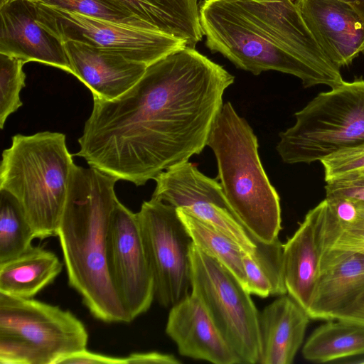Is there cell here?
I'll return each mask as SVG.
<instances>
[{
    "instance_id": "6da1fadb",
    "label": "cell",
    "mask_w": 364,
    "mask_h": 364,
    "mask_svg": "<svg viewBox=\"0 0 364 364\" xmlns=\"http://www.w3.org/2000/svg\"><path fill=\"white\" fill-rule=\"evenodd\" d=\"M235 77L184 47L148 65L117 99H93L76 156L118 180L146 184L200 154Z\"/></svg>"
},
{
    "instance_id": "7a4b0ae2",
    "label": "cell",
    "mask_w": 364,
    "mask_h": 364,
    "mask_svg": "<svg viewBox=\"0 0 364 364\" xmlns=\"http://www.w3.org/2000/svg\"><path fill=\"white\" fill-rule=\"evenodd\" d=\"M117 181L95 168L75 164L57 235L69 285L90 314L106 323L132 321L114 287L107 263Z\"/></svg>"
},
{
    "instance_id": "3957f363",
    "label": "cell",
    "mask_w": 364,
    "mask_h": 364,
    "mask_svg": "<svg viewBox=\"0 0 364 364\" xmlns=\"http://www.w3.org/2000/svg\"><path fill=\"white\" fill-rule=\"evenodd\" d=\"M218 178L238 220L257 240L271 242L281 230L280 200L262 166L258 140L246 119L227 102L209 135Z\"/></svg>"
},
{
    "instance_id": "277c9868",
    "label": "cell",
    "mask_w": 364,
    "mask_h": 364,
    "mask_svg": "<svg viewBox=\"0 0 364 364\" xmlns=\"http://www.w3.org/2000/svg\"><path fill=\"white\" fill-rule=\"evenodd\" d=\"M65 139L48 131L16 134L2 153L0 190L18 201L41 240L58 235L67 199L75 163Z\"/></svg>"
},
{
    "instance_id": "5b68a950",
    "label": "cell",
    "mask_w": 364,
    "mask_h": 364,
    "mask_svg": "<svg viewBox=\"0 0 364 364\" xmlns=\"http://www.w3.org/2000/svg\"><path fill=\"white\" fill-rule=\"evenodd\" d=\"M294 116V124L279 133L276 146L286 164H311L364 144V79L343 80L320 92Z\"/></svg>"
},
{
    "instance_id": "8992f818",
    "label": "cell",
    "mask_w": 364,
    "mask_h": 364,
    "mask_svg": "<svg viewBox=\"0 0 364 364\" xmlns=\"http://www.w3.org/2000/svg\"><path fill=\"white\" fill-rule=\"evenodd\" d=\"M87 341L85 325L70 311L0 293V364H60Z\"/></svg>"
},
{
    "instance_id": "52a82bcc",
    "label": "cell",
    "mask_w": 364,
    "mask_h": 364,
    "mask_svg": "<svg viewBox=\"0 0 364 364\" xmlns=\"http://www.w3.org/2000/svg\"><path fill=\"white\" fill-rule=\"evenodd\" d=\"M199 12L206 46L238 68L255 75L268 70L292 75L304 87H334L321 73L267 39L227 0H204Z\"/></svg>"
},
{
    "instance_id": "ba28073f",
    "label": "cell",
    "mask_w": 364,
    "mask_h": 364,
    "mask_svg": "<svg viewBox=\"0 0 364 364\" xmlns=\"http://www.w3.org/2000/svg\"><path fill=\"white\" fill-rule=\"evenodd\" d=\"M191 290L242 364L258 363L260 354L259 315L250 294L226 267L193 243Z\"/></svg>"
},
{
    "instance_id": "9c48e42d",
    "label": "cell",
    "mask_w": 364,
    "mask_h": 364,
    "mask_svg": "<svg viewBox=\"0 0 364 364\" xmlns=\"http://www.w3.org/2000/svg\"><path fill=\"white\" fill-rule=\"evenodd\" d=\"M154 279L155 299L172 307L191 290L192 238L174 206L151 198L136 213Z\"/></svg>"
},
{
    "instance_id": "30bf717a",
    "label": "cell",
    "mask_w": 364,
    "mask_h": 364,
    "mask_svg": "<svg viewBox=\"0 0 364 364\" xmlns=\"http://www.w3.org/2000/svg\"><path fill=\"white\" fill-rule=\"evenodd\" d=\"M38 21L63 43L68 41L114 50L147 66L186 47L183 41L149 29L85 16L38 2Z\"/></svg>"
},
{
    "instance_id": "8fae6325",
    "label": "cell",
    "mask_w": 364,
    "mask_h": 364,
    "mask_svg": "<svg viewBox=\"0 0 364 364\" xmlns=\"http://www.w3.org/2000/svg\"><path fill=\"white\" fill-rule=\"evenodd\" d=\"M154 180L156 188L151 198L188 210L248 254L254 252L257 239L237 218L220 182L203 174L188 161L168 168Z\"/></svg>"
},
{
    "instance_id": "7c38bea8",
    "label": "cell",
    "mask_w": 364,
    "mask_h": 364,
    "mask_svg": "<svg viewBox=\"0 0 364 364\" xmlns=\"http://www.w3.org/2000/svg\"><path fill=\"white\" fill-rule=\"evenodd\" d=\"M107 263L114 287L133 321L151 307L154 279L137 213L119 200L109 230Z\"/></svg>"
},
{
    "instance_id": "4fadbf2b",
    "label": "cell",
    "mask_w": 364,
    "mask_h": 364,
    "mask_svg": "<svg viewBox=\"0 0 364 364\" xmlns=\"http://www.w3.org/2000/svg\"><path fill=\"white\" fill-rule=\"evenodd\" d=\"M267 39L329 78L343 81L291 0H227Z\"/></svg>"
},
{
    "instance_id": "5bb4252c",
    "label": "cell",
    "mask_w": 364,
    "mask_h": 364,
    "mask_svg": "<svg viewBox=\"0 0 364 364\" xmlns=\"http://www.w3.org/2000/svg\"><path fill=\"white\" fill-rule=\"evenodd\" d=\"M38 2L12 0L0 4V53L35 61L73 74L64 43L38 21Z\"/></svg>"
},
{
    "instance_id": "9a60e30c",
    "label": "cell",
    "mask_w": 364,
    "mask_h": 364,
    "mask_svg": "<svg viewBox=\"0 0 364 364\" xmlns=\"http://www.w3.org/2000/svg\"><path fill=\"white\" fill-rule=\"evenodd\" d=\"M306 25L321 48L338 68L364 51V23L342 0H296Z\"/></svg>"
},
{
    "instance_id": "2e32d148",
    "label": "cell",
    "mask_w": 364,
    "mask_h": 364,
    "mask_svg": "<svg viewBox=\"0 0 364 364\" xmlns=\"http://www.w3.org/2000/svg\"><path fill=\"white\" fill-rule=\"evenodd\" d=\"M166 333L182 356L215 364H242L200 299L191 291L171 307Z\"/></svg>"
},
{
    "instance_id": "e0dca14e",
    "label": "cell",
    "mask_w": 364,
    "mask_h": 364,
    "mask_svg": "<svg viewBox=\"0 0 364 364\" xmlns=\"http://www.w3.org/2000/svg\"><path fill=\"white\" fill-rule=\"evenodd\" d=\"M328 201L325 198L305 215L283 244V272L287 294L307 311L320 275Z\"/></svg>"
},
{
    "instance_id": "ac0fdd59",
    "label": "cell",
    "mask_w": 364,
    "mask_h": 364,
    "mask_svg": "<svg viewBox=\"0 0 364 364\" xmlns=\"http://www.w3.org/2000/svg\"><path fill=\"white\" fill-rule=\"evenodd\" d=\"M64 44L73 75L91 91L93 99L118 98L141 79L147 68L114 50L73 41Z\"/></svg>"
},
{
    "instance_id": "d6986e66",
    "label": "cell",
    "mask_w": 364,
    "mask_h": 364,
    "mask_svg": "<svg viewBox=\"0 0 364 364\" xmlns=\"http://www.w3.org/2000/svg\"><path fill=\"white\" fill-rule=\"evenodd\" d=\"M310 317L289 295L279 296L259 312L260 364H290L300 348Z\"/></svg>"
},
{
    "instance_id": "ffe728a7",
    "label": "cell",
    "mask_w": 364,
    "mask_h": 364,
    "mask_svg": "<svg viewBox=\"0 0 364 364\" xmlns=\"http://www.w3.org/2000/svg\"><path fill=\"white\" fill-rule=\"evenodd\" d=\"M364 296V254L354 253L321 272L306 311L311 319L335 320Z\"/></svg>"
},
{
    "instance_id": "44dd1931",
    "label": "cell",
    "mask_w": 364,
    "mask_h": 364,
    "mask_svg": "<svg viewBox=\"0 0 364 364\" xmlns=\"http://www.w3.org/2000/svg\"><path fill=\"white\" fill-rule=\"evenodd\" d=\"M149 29L195 48L202 39L198 0H119Z\"/></svg>"
},
{
    "instance_id": "7402d4cb",
    "label": "cell",
    "mask_w": 364,
    "mask_h": 364,
    "mask_svg": "<svg viewBox=\"0 0 364 364\" xmlns=\"http://www.w3.org/2000/svg\"><path fill=\"white\" fill-rule=\"evenodd\" d=\"M62 269L63 263L54 252L32 245L18 256L0 263V293L33 298L53 283Z\"/></svg>"
},
{
    "instance_id": "603a6c76",
    "label": "cell",
    "mask_w": 364,
    "mask_h": 364,
    "mask_svg": "<svg viewBox=\"0 0 364 364\" xmlns=\"http://www.w3.org/2000/svg\"><path fill=\"white\" fill-rule=\"evenodd\" d=\"M303 357L314 363H328L364 355V326L330 320L316 328L302 348Z\"/></svg>"
},
{
    "instance_id": "cb8c5ba5",
    "label": "cell",
    "mask_w": 364,
    "mask_h": 364,
    "mask_svg": "<svg viewBox=\"0 0 364 364\" xmlns=\"http://www.w3.org/2000/svg\"><path fill=\"white\" fill-rule=\"evenodd\" d=\"M245 289L262 298L287 294L283 272V244L278 238L271 242L257 240L252 254L242 257Z\"/></svg>"
},
{
    "instance_id": "d4e9b609",
    "label": "cell",
    "mask_w": 364,
    "mask_h": 364,
    "mask_svg": "<svg viewBox=\"0 0 364 364\" xmlns=\"http://www.w3.org/2000/svg\"><path fill=\"white\" fill-rule=\"evenodd\" d=\"M354 202L355 214L353 218L348 222H341L328 200L320 274L350 255L364 251V201Z\"/></svg>"
},
{
    "instance_id": "484cf974",
    "label": "cell",
    "mask_w": 364,
    "mask_h": 364,
    "mask_svg": "<svg viewBox=\"0 0 364 364\" xmlns=\"http://www.w3.org/2000/svg\"><path fill=\"white\" fill-rule=\"evenodd\" d=\"M176 209L193 244L226 267L245 287L246 279L242 257L246 252L232 239L197 218L188 210L183 208Z\"/></svg>"
},
{
    "instance_id": "4316f807",
    "label": "cell",
    "mask_w": 364,
    "mask_h": 364,
    "mask_svg": "<svg viewBox=\"0 0 364 364\" xmlns=\"http://www.w3.org/2000/svg\"><path fill=\"white\" fill-rule=\"evenodd\" d=\"M34 238L33 229L18 201L0 190V263L26 251Z\"/></svg>"
},
{
    "instance_id": "83f0119b",
    "label": "cell",
    "mask_w": 364,
    "mask_h": 364,
    "mask_svg": "<svg viewBox=\"0 0 364 364\" xmlns=\"http://www.w3.org/2000/svg\"><path fill=\"white\" fill-rule=\"evenodd\" d=\"M36 1L48 6L149 29L140 19L119 0Z\"/></svg>"
},
{
    "instance_id": "f1b7e54d",
    "label": "cell",
    "mask_w": 364,
    "mask_h": 364,
    "mask_svg": "<svg viewBox=\"0 0 364 364\" xmlns=\"http://www.w3.org/2000/svg\"><path fill=\"white\" fill-rule=\"evenodd\" d=\"M26 63L18 58L0 53V128L8 117L23 105L20 92L25 87Z\"/></svg>"
},
{
    "instance_id": "f546056e",
    "label": "cell",
    "mask_w": 364,
    "mask_h": 364,
    "mask_svg": "<svg viewBox=\"0 0 364 364\" xmlns=\"http://www.w3.org/2000/svg\"><path fill=\"white\" fill-rule=\"evenodd\" d=\"M326 183L364 170V144L333 152L320 161Z\"/></svg>"
},
{
    "instance_id": "4dcf8cb0",
    "label": "cell",
    "mask_w": 364,
    "mask_h": 364,
    "mask_svg": "<svg viewBox=\"0 0 364 364\" xmlns=\"http://www.w3.org/2000/svg\"><path fill=\"white\" fill-rule=\"evenodd\" d=\"M326 198L328 200L348 199L364 201V175L353 173L326 183Z\"/></svg>"
},
{
    "instance_id": "1f68e13d",
    "label": "cell",
    "mask_w": 364,
    "mask_h": 364,
    "mask_svg": "<svg viewBox=\"0 0 364 364\" xmlns=\"http://www.w3.org/2000/svg\"><path fill=\"white\" fill-rule=\"evenodd\" d=\"M60 364H128V362L127 357L105 355L85 348L63 358Z\"/></svg>"
},
{
    "instance_id": "d6a6232c",
    "label": "cell",
    "mask_w": 364,
    "mask_h": 364,
    "mask_svg": "<svg viewBox=\"0 0 364 364\" xmlns=\"http://www.w3.org/2000/svg\"><path fill=\"white\" fill-rule=\"evenodd\" d=\"M128 364H178L174 355L156 351L133 353L127 356Z\"/></svg>"
},
{
    "instance_id": "836d02e7",
    "label": "cell",
    "mask_w": 364,
    "mask_h": 364,
    "mask_svg": "<svg viewBox=\"0 0 364 364\" xmlns=\"http://www.w3.org/2000/svg\"><path fill=\"white\" fill-rule=\"evenodd\" d=\"M336 319L364 326V296L339 314Z\"/></svg>"
},
{
    "instance_id": "e575fe53",
    "label": "cell",
    "mask_w": 364,
    "mask_h": 364,
    "mask_svg": "<svg viewBox=\"0 0 364 364\" xmlns=\"http://www.w3.org/2000/svg\"><path fill=\"white\" fill-rule=\"evenodd\" d=\"M348 4L360 16L364 23V0H342Z\"/></svg>"
},
{
    "instance_id": "d590c367",
    "label": "cell",
    "mask_w": 364,
    "mask_h": 364,
    "mask_svg": "<svg viewBox=\"0 0 364 364\" xmlns=\"http://www.w3.org/2000/svg\"><path fill=\"white\" fill-rule=\"evenodd\" d=\"M9 1H12V0H1V3L6 2Z\"/></svg>"
},
{
    "instance_id": "8d00e7d4",
    "label": "cell",
    "mask_w": 364,
    "mask_h": 364,
    "mask_svg": "<svg viewBox=\"0 0 364 364\" xmlns=\"http://www.w3.org/2000/svg\"><path fill=\"white\" fill-rule=\"evenodd\" d=\"M357 173H361L362 175H364V170H363V171H359V172H357Z\"/></svg>"
},
{
    "instance_id": "74e56055",
    "label": "cell",
    "mask_w": 364,
    "mask_h": 364,
    "mask_svg": "<svg viewBox=\"0 0 364 364\" xmlns=\"http://www.w3.org/2000/svg\"><path fill=\"white\" fill-rule=\"evenodd\" d=\"M359 363H363V364H364V360H362V361H360V362H359Z\"/></svg>"
},
{
    "instance_id": "f35d334b",
    "label": "cell",
    "mask_w": 364,
    "mask_h": 364,
    "mask_svg": "<svg viewBox=\"0 0 364 364\" xmlns=\"http://www.w3.org/2000/svg\"><path fill=\"white\" fill-rule=\"evenodd\" d=\"M362 252V253H363V254H364V251H362V252Z\"/></svg>"
},
{
    "instance_id": "ab89813d",
    "label": "cell",
    "mask_w": 364,
    "mask_h": 364,
    "mask_svg": "<svg viewBox=\"0 0 364 364\" xmlns=\"http://www.w3.org/2000/svg\"><path fill=\"white\" fill-rule=\"evenodd\" d=\"M291 1H294V0H291Z\"/></svg>"
},
{
    "instance_id": "60d3db41",
    "label": "cell",
    "mask_w": 364,
    "mask_h": 364,
    "mask_svg": "<svg viewBox=\"0 0 364 364\" xmlns=\"http://www.w3.org/2000/svg\"><path fill=\"white\" fill-rule=\"evenodd\" d=\"M363 53H364V51H363Z\"/></svg>"
}]
</instances>
